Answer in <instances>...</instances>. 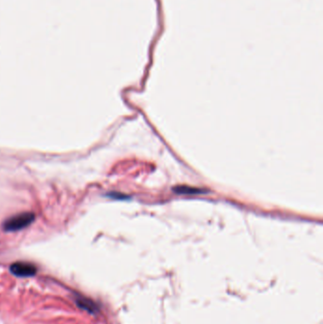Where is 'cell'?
Instances as JSON below:
<instances>
[{"label":"cell","mask_w":323,"mask_h":324,"mask_svg":"<svg viewBox=\"0 0 323 324\" xmlns=\"http://www.w3.org/2000/svg\"><path fill=\"white\" fill-rule=\"evenodd\" d=\"M174 190L176 194H205L204 190L198 189L190 186H178L174 188Z\"/></svg>","instance_id":"3"},{"label":"cell","mask_w":323,"mask_h":324,"mask_svg":"<svg viewBox=\"0 0 323 324\" xmlns=\"http://www.w3.org/2000/svg\"><path fill=\"white\" fill-rule=\"evenodd\" d=\"M34 219H36V216L34 212H21L7 219L3 224V228L5 232H18L23 228H26L34 221Z\"/></svg>","instance_id":"1"},{"label":"cell","mask_w":323,"mask_h":324,"mask_svg":"<svg viewBox=\"0 0 323 324\" xmlns=\"http://www.w3.org/2000/svg\"><path fill=\"white\" fill-rule=\"evenodd\" d=\"M10 270L14 275L18 277H30L36 275L37 268L36 266H34L30 262H18L10 266Z\"/></svg>","instance_id":"2"}]
</instances>
